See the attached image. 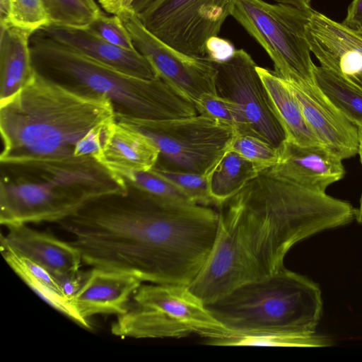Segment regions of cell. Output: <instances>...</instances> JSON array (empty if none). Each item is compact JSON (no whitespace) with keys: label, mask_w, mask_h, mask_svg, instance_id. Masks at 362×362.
I'll return each instance as SVG.
<instances>
[{"label":"cell","mask_w":362,"mask_h":362,"mask_svg":"<svg viewBox=\"0 0 362 362\" xmlns=\"http://www.w3.org/2000/svg\"><path fill=\"white\" fill-rule=\"evenodd\" d=\"M59 221L82 262L125 273L142 283L188 286L207 262L219 212L194 203L160 200L126 185Z\"/></svg>","instance_id":"cell-1"},{"label":"cell","mask_w":362,"mask_h":362,"mask_svg":"<svg viewBox=\"0 0 362 362\" xmlns=\"http://www.w3.org/2000/svg\"><path fill=\"white\" fill-rule=\"evenodd\" d=\"M219 226L210 256L188 286L205 304L247 281L284 268L297 243L356 217L349 202L262 171L219 207Z\"/></svg>","instance_id":"cell-2"},{"label":"cell","mask_w":362,"mask_h":362,"mask_svg":"<svg viewBox=\"0 0 362 362\" xmlns=\"http://www.w3.org/2000/svg\"><path fill=\"white\" fill-rule=\"evenodd\" d=\"M116 120L109 100L79 93L36 71L12 97L0 101L1 164L69 170L97 162L74 151L94 127Z\"/></svg>","instance_id":"cell-3"},{"label":"cell","mask_w":362,"mask_h":362,"mask_svg":"<svg viewBox=\"0 0 362 362\" xmlns=\"http://www.w3.org/2000/svg\"><path fill=\"white\" fill-rule=\"evenodd\" d=\"M41 76L79 93L103 97L119 118L156 121L198 115L195 106L162 79L135 77L78 53L39 31L30 38Z\"/></svg>","instance_id":"cell-4"},{"label":"cell","mask_w":362,"mask_h":362,"mask_svg":"<svg viewBox=\"0 0 362 362\" xmlns=\"http://www.w3.org/2000/svg\"><path fill=\"white\" fill-rule=\"evenodd\" d=\"M127 191L125 183L99 163L48 170L1 164L0 223L6 228L58 223L90 201Z\"/></svg>","instance_id":"cell-5"},{"label":"cell","mask_w":362,"mask_h":362,"mask_svg":"<svg viewBox=\"0 0 362 362\" xmlns=\"http://www.w3.org/2000/svg\"><path fill=\"white\" fill-rule=\"evenodd\" d=\"M205 305L218 321L234 333L315 334L322 312L319 286L285 267L243 283Z\"/></svg>","instance_id":"cell-6"},{"label":"cell","mask_w":362,"mask_h":362,"mask_svg":"<svg viewBox=\"0 0 362 362\" xmlns=\"http://www.w3.org/2000/svg\"><path fill=\"white\" fill-rule=\"evenodd\" d=\"M127 311L111 326L122 338L183 337L197 334L218 339L231 332L218 321L187 286L141 284Z\"/></svg>","instance_id":"cell-7"},{"label":"cell","mask_w":362,"mask_h":362,"mask_svg":"<svg viewBox=\"0 0 362 362\" xmlns=\"http://www.w3.org/2000/svg\"><path fill=\"white\" fill-rule=\"evenodd\" d=\"M314 11L263 0H237L231 16L264 48L279 77L314 82L315 64L306 37Z\"/></svg>","instance_id":"cell-8"},{"label":"cell","mask_w":362,"mask_h":362,"mask_svg":"<svg viewBox=\"0 0 362 362\" xmlns=\"http://www.w3.org/2000/svg\"><path fill=\"white\" fill-rule=\"evenodd\" d=\"M149 137L159 150L155 166L207 175L237 135L230 125L202 115L165 120L117 119Z\"/></svg>","instance_id":"cell-9"},{"label":"cell","mask_w":362,"mask_h":362,"mask_svg":"<svg viewBox=\"0 0 362 362\" xmlns=\"http://www.w3.org/2000/svg\"><path fill=\"white\" fill-rule=\"evenodd\" d=\"M237 0H160L139 16L160 40L185 54L207 57L209 40L218 35Z\"/></svg>","instance_id":"cell-10"},{"label":"cell","mask_w":362,"mask_h":362,"mask_svg":"<svg viewBox=\"0 0 362 362\" xmlns=\"http://www.w3.org/2000/svg\"><path fill=\"white\" fill-rule=\"evenodd\" d=\"M136 50L151 64L158 76L194 105L206 93H217L215 61L194 57L170 47L149 32L129 10L119 16Z\"/></svg>","instance_id":"cell-11"},{"label":"cell","mask_w":362,"mask_h":362,"mask_svg":"<svg viewBox=\"0 0 362 362\" xmlns=\"http://www.w3.org/2000/svg\"><path fill=\"white\" fill-rule=\"evenodd\" d=\"M215 64L217 93L241 107L253 136L281 148L287 136L252 57L243 49H235Z\"/></svg>","instance_id":"cell-12"},{"label":"cell","mask_w":362,"mask_h":362,"mask_svg":"<svg viewBox=\"0 0 362 362\" xmlns=\"http://www.w3.org/2000/svg\"><path fill=\"white\" fill-rule=\"evenodd\" d=\"M306 37L320 66L362 93V33L314 11Z\"/></svg>","instance_id":"cell-13"},{"label":"cell","mask_w":362,"mask_h":362,"mask_svg":"<svg viewBox=\"0 0 362 362\" xmlns=\"http://www.w3.org/2000/svg\"><path fill=\"white\" fill-rule=\"evenodd\" d=\"M286 81L300 103L307 124L320 144L342 160L358 153V127L339 111L315 83Z\"/></svg>","instance_id":"cell-14"},{"label":"cell","mask_w":362,"mask_h":362,"mask_svg":"<svg viewBox=\"0 0 362 362\" xmlns=\"http://www.w3.org/2000/svg\"><path fill=\"white\" fill-rule=\"evenodd\" d=\"M342 159L321 144L299 145L286 140L279 162L269 169L276 175L310 190L325 193L345 174Z\"/></svg>","instance_id":"cell-15"},{"label":"cell","mask_w":362,"mask_h":362,"mask_svg":"<svg viewBox=\"0 0 362 362\" xmlns=\"http://www.w3.org/2000/svg\"><path fill=\"white\" fill-rule=\"evenodd\" d=\"M37 31L78 53L129 75L151 80L160 78L150 62L137 50L112 45L86 27L50 24Z\"/></svg>","instance_id":"cell-16"},{"label":"cell","mask_w":362,"mask_h":362,"mask_svg":"<svg viewBox=\"0 0 362 362\" xmlns=\"http://www.w3.org/2000/svg\"><path fill=\"white\" fill-rule=\"evenodd\" d=\"M158 158L159 150L149 137L116 119L107 127L101 148L94 158L121 180L120 176L127 173L149 171Z\"/></svg>","instance_id":"cell-17"},{"label":"cell","mask_w":362,"mask_h":362,"mask_svg":"<svg viewBox=\"0 0 362 362\" xmlns=\"http://www.w3.org/2000/svg\"><path fill=\"white\" fill-rule=\"evenodd\" d=\"M1 238V248L9 249L42 266L54 276L80 270L79 251L70 242L27 225L8 227Z\"/></svg>","instance_id":"cell-18"},{"label":"cell","mask_w":362,"mask_h":362,"mask_svg":"<svg viewBox=\"0 0 362 362\" xmlns=\"http://www.w3.org/2000/svg\"><path fill=\"white\" fill-rule=\"evenodd\" d=\"M142 284L134 276L92 268L78 293L71 300L85 320L98 314H124L130 298Z\"/></svg>","instance_id":"cell-19"},{"label":"cell","mask_w":362,"mask_h":362,"mask_svg":"<svg viewBox=\"0 0 362 362\" xmlns=\"http://www.w3.org/2000/svg\"><path fill=\"white\" fill-rule=\"evenodd\" d=\"M33 34L13 25L0 26V101L17 93L35 75L30 49Z\"/></svg>","instance_id":"cell-20"},{"label":"cell","mask_w":362,"mask_h":362,"mask_svg":"<svg viewBox=\"0 0 362 362\" xmlns=\"http://www.w3.org/2000/svg\"><path fill=\"white\" fill-rule=\"evenodd\" d=\"M1 250L10 267L40 298L80 326L91 329L89 321L79 315L71 301L63 294L52 274L9 249L1 248Z\"/></svg>","instance_id":"cell-21"},{"label":"cell","mask_w":362,"mask_h":362,"mask_svg":"<svg viewBox=\"0 0 362 362\" xmlns=\"http://www.w3.org/2000/svg\"><path fill=\"white\" fill-rule=\"evenodd\" d=\"M257 70L270 96L287 140L299 145L320 144L307 124L300 103L288 83L274 71L258 66Z\"/></svg>","instance_id":"cell-22"},{"label":"cell","mask_w":362,"mask_h":362,"mask_svg":"<svg viewBox=\"0 0 362 362\" xmlns=\"http://www.w3.org/2000/svg\"><path fill=\"white\" fill-rule=\"evenodd\" d=\"M259 173L251 161L228 150L207 175L210 194L216 207L238 193Z\"/></svg>","instance_id":"cell-23"},{"label":"cell","mask_w":362,"mask_h":362,"mask_svg":"<svg viewBox=\"0 0 362 362\" xmlns=\"http://www.w3.org/2000/svg\"><path fill=\"white\" fill-rule=\"evenodd\" d=\"M205 344L213 346L323 347L330 346L327 337L315 334H303L284 331L230 332L225 337L206 339Z\"/></svg>","instance_id":"cell-24"},{"label":"cell","mask_w":362,"mask_h":362,"mask_svg":"<svg viewBox=\"0 0 362 362\" xmlns=\"http://www.w3.org/2000/svg\"><path fill=\"white\" fill-rule=\"evenodd\" d=\"M313 79L329 100L351 122L362 126V93L322 66L315 65Z\"/></svg>","instance_id":"cell-25"},{"label":"cell","mask_w":362,"mask_h":362,"mask_svg":"<svg viewBox=\"0 0 362 362\" xmlns=\"http://www.w3.org/2000/svg\"><path fill=\"white\" fill-rule=\"evenodd\" d=\"M194 106L198 114L230 125L235 130L237 135H252L243 109L233 100L218 93H206L199 98Z\"/></svg>","instance_id":"cell-26"},{"label":"cell","mask_w":362,"mask_h":362,"mask_svg":"<svg viewBox=\"0 0 362 362\" xmlns=\"http://www.w3.org/2000/svg\"><path fill=\"white\" fill-rule=\"evenodd\" d=\"M150 171L170 182L192 202L203 206H216L210 194L207 175L170 170L157 166H154Z\"/></svg>","instance_id":"cell-27"},{"label":"cell","mask_w":362,"mask_h":362,"mask_svg":"<svg viewBox=\"0 0 362 362\" xmlns=\"http://www.w3.org/2000/svg\"><path fill=\"white\" fill-rule=\"evenodd\" d=\"M120 179L126 185L160 200L193 203L173 184L150 170L127 173L120 176Z\"/></svg>","instance_id":"cell-28"},{"label":"cell","mask_w":362,"mask_h":362,"mask_svg":"<svg viewBox=\"0 0 362 362\" xmlns=\"http://www.w3.org/2000/svg\"><path fill=\"white\" fill-rule=\"evenodd\" d=\"M43 1L51 24L87 27L96 16L100 15L92 9L86 0H43Z\"/></svg>","instance_id":"cell-29"},{"label":"cell","mask_w":362,"mask_h":362,"mask_svg":"<svg viewBox=\"0 0 362 362\" xmlns=\"http://www.w3.org/2000/svg\"><path fill=\"white\" fill-rule=\"evenodd\" d=\"M280 149L257 136L241 134L236 135L229 150L251 161L261 173L279 162Z\"/></svg>","instance_id":"cell-30"},{"label":"cell","mask_w":362,"mask_h":362,"mask_svg":"<svg viewBox=\"0 0 362 362\" xmlns=\"http://www.w3.org/2000/svg\"><path fill=\"white\" fill-rule=\"evenodd\" d=\"M10 24L33 33L51 24L43 0H9Z\"/></svg>","instance_id":"cell-31"},{"label":"cell","mask_w":362,"mask_h":362,"mask_svg":"<svg viewBox=\"0 0 362 362\" xmlns=\"http://www.w3.org/2000/svg\"><path fill=\"white\" fill-rule=\"evenodd\" d=\"M86 28L112 45L129 50H136L130 34L119 16H107L102 13Z\"/></svg>","instance_id":"cell-32"},{"label":"cell","mask_w":362,"mask_h":362,"mask_svg":"<svg viewBox=\"0 0 362 362\" xmlns=\"http://www.w3.org/2000/svg\"><path fill=\"white\" fill-rule=\"evenodd\" d=\"M112 122L97 126L90 130L76 145L74 156L77 158H94L101 148L107 127Z\"/></svg>","instance_id":"cell-33"},{"label":"cell","mask_w":362,"mask_h":362,"mask_svg":"<svg viewBox=\"0 0 362 362\" xmlns=\"http://www.w3.org/2000/svg\"><path fill=\"white\" fill-rule=\"evenodd\" d=\"M88 273L81 270L54 276L63 294L72 300L83 285Z\"/></svg>","instance_id":"cell-34"},{"label":"cell","mask_w":362,"mask_h":362,"mask_svg":"<svg viewBox=\"0 0 362 362\" xmlns=\"http://www.w3.org/2000/svg\"><path fill=\"white\" fill-rule=\"evenodd\" d=\"M207 57L221 62L228 59L235 50L230 41L218 36L211 38L206 45Z\"/></svg>","instance_id":"cell-35"},{"label":"cell","mask_w":362,"mask_h":362,"mask_svg":"<svg viewBox=\"0 0 362 362\" xmlns=\"http://www.w3.org/2000/svg\"><path fill=\"white\" fill-rule=\"evenodd\" d=\"M341 23L351 30L362 33V0H352Z\"/></svg>","instance_id":"cell-36"},{"label":"cell","mask_w":362,"mask_h":362,"mask_svg":"<svg viewBox=\"0 0 362 362\" xmlns=\"http://www.w3.org/2000/svg\"><path fill=\"white\" fill-rule=\"evenodd\" d=\"M103 9L110 14L120 16L131 10L134 0H98Z\"/></svg>","instance_id":"cell-37"},{"label":"cell","mask_w":362,"mask_h":362,"mask_svg":"<svg viewBox=\"0 0 362 362\" xmlns=\"http://www.w3.org/2000/svg\"><path fill=\"white\" fill-rule=\"evenodd\" d=\"M159 1L160 0H134L131 10L138 16Z\"/></svg>","instance_id":"cell-38"},{"label":"cell","mask_w":362,"mask_h":362,"mask_svg":"<svg viewBox=\"0 0 362 362\" xmlns=\"http://www.w3.org/2000/svg\"><path fill=\"white\" fill-rule=\"evenodd\" d=\"M8 25H11L9 0H0V26Z\"/></svg>","instance_id":"cell-39"},{"label":"cell","mask_w":362,"mask_h":362,"mask_svg":"<svg viewBox=\"0 0 362 362\" xmlns=\"http://www.w3.org/2000/svg\"><path fill=\"white\" fill-rule=\"evenodd\" d=\"M358 139H359V145H358V155L360 158V161L362 165V126L358 127Z\"/></svg>","instance_id":"cell-40"},{"label":"cell","mask_w":362,"mask_h":362,"mask_svg":"<svg viewBox=\"0 0 362 362\" xmlns=\"http://www.w3.org/2000/svg\"><path fill=\"white\" fill-rule=\"evenodd\" d=\"M87 3L89 4V6L92 8V9L96 12L98 14H100L103 13L101 8L98 5V4L95 2V0H86Z\"/></svg>","instance_id":"cell-41"},{"label":"cell","mask_w":362,"mask_h":362,"mask_svg":"<svg viewBox=\"0 0 362 362\" xmlns=\"http://www.w3.org/2000/svg\"><path fill=\"white\" fill-rule=\"evenodd\" d=\"M356 219L362 225V194L360 199L359 207L357 209Z\"/></svg>","instance_id":"cell-42"},{"label":"cell","mask_w":362,"mask_h":362,"mask_svg":"<svg viewBox=\"0 0 362 362\" xmlns=\"http://www.w3.org/2000/svg\"><path fill=\"white\" fill-rule=\"evenodd\" d=\"M273 1H274L275 2H277V3L294 4H298V3L305 1L306 0H273Z\"/></svg>","instance_id":"cell-43"}]
</instances>
